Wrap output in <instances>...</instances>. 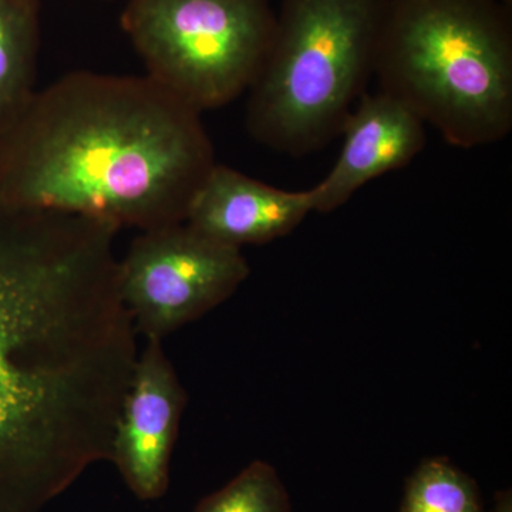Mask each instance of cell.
<instances>
[{
	"label": "cell",
	"instance_id": "1",
	"mask_svg": "<svg viewBox=\"0 0 512 512\" xmlns=\"http://www.w3.org/2000/svg\"><path fill=\"white\" fill-rule=\"evenodd\" d=\"M138 352L109 231L0 205V512L111 461Z\"/></svg>",
	"mask_w": 512,
	"mask_h": 512
},
{
	"label": "cell",
	"instance_id": "2",
	"mask_svg": "<svg viewBox=\"0 0 512 512\" xmlns=\"http://www.w3.org/2000/svg\"><path fill=\"white\" fill-rule=\"evenodd\" d=\"M214 164L200 111L156 80L77 70L0 134V205L147 231L184 222Z\"/></svg>",
	"mask_w": 512,
	"mask_h": 512
},
{
	"label": "cell",
	"instance_id": "3",
	"mask_svg": "<svg viewBox=\"0 0 512 512\" xmlns=\"http://www.w3.org/2000/svg\"><path fill=\"white\" fill-rule=\"evenodd\" d=\"M373 77L450 146L500 143L512 130L510 6L384 0Z\"/></svg>",
	"mask_w": 512,
	"mask_h": 512
},
{
	"label": "cell",
	"instance_id": "4",
	"mask_svg": "<svg viewBox=\"0 0 512 512\" xmlns=\"http://www.w3.org/2000/svg\"><path fill=\"white\" fill-rule=\"evenodd\" d=\"M384 0H284L249 87L247 128L262 146L303 157L339 137L375 74Z\"/></svg>",
	"mask_w": 512,
	"mask_h": 512
},
{
	"label": "cell",
	"instance_id": "5",
	"mask_svg": "<svg viewBox=\"0 0 512 512\" xmlns=\"http://www.w3.org/2000/svg\"><path fill=\"white\" fill-rule=\"evenodd\" d=\"M275 22L269 0H128L121 15L147 76L201 114L248 92Z\"/></svg>",
	"mask_w": 512,
	"mask_h": 512
},
{
	"label": "cell",
	"instance_id": "6",
	"mask_svg": "<svg viewBox=\"0 0 512 512\" xmlns=\"http://www.w3.org/2000/svg\"><path fill=\"white\" fill-rule=\"evenodd\" d=\"M249 274L242 249L187 222L141 231L119 261L121 299L146 339L163 340L214 311Z\"/></svg>",
	"mask_w": 512,
	"mask_h": 512
},
{
	"label": "cell",
	"instance_id": "7",
	"mask_svg": "<svg viewBox=\"0 0 512 512\" xmlns=\"http://www.w3.org/2000/svg\"><path fill=\"white\" fill-rule=\"evenodd\" d=\"M146 340L121 404L111 461L140 500L153 501L167 493L188 397L163 340Z\"/></svg>",
	"mask_w": 512,
	"mask_h": 512
},
{
	"label": "cell",
	"instance_id": "8",
	"mask_svg": "<svg viewBox=\"0 0 512 512\" xmlns=\"http://www.w3.org/2000/svg\"><path fill=\"white\" fill-rule=\"evenodd\" d=\"M426 127L412 109L389 94H363L340 133L338 160L312 187L313 211L339 210L370 181L412 163L426 147Z\"/></svg>",
	"mask_w": 512,
	"mask_h": 512
},
{
	"label": "cell",
	"instance_id": "9",
	"mask_svg": "<svg viewBox=\"0 0 512 512\" xmlns=\"http://www.w3.org/2000/svg\"><path fill=\"white\" fill-rule=\"evenodd\" d=\"M312 212V188L282 190L215 163L192 195L184 222L215 241L242 249L286 237Z\"/></svg>",
	"mask_w": 512,
	"mask_h": 512
},
{
	"label": "cell",
	"instance_id": "10",
	"mask_svg": "<svg viewBox=\"0 0 512 512\" xmlns=\"http://www.w3.org/2000/svg\"><path fill=\"white\" fill-rule=\"evenodd\" d=\"M37 53L39 0H0V134L37 92Z\"/></svg>",
	"mask_w": 512,
	"mask_h": 512
},
{
	"label": "cell",
	"instance_id": "11",
	"mask_svg": "<svg viewBox=\"0 0 512 512\" xmlns=\"http://www.w3.org/2000/svg\"><path fill=\"white\" fill-rule=\"evenodd\" d=\"M400 512H485L480 488L446 457L421 461L407 478Z\"/></svg>",
	"mask_w": 512,
	"mask_h": 512
},
{
	"label": "cell",
	"instance_id": "12",
	"mask_svg": "<svg viewBox=\"0 0 512 512\" xmlns=\"http://www.w3.org/2000/svg\"><path fill=\"white\" fill-rule=\"evenodd\" d=\"M194 512H292V501L276 468L255 460L201 500Z\"/></svg>",
	"mask_w": 512,
	"mask_h": 512
},
{
	"label": "cell",
	"instance_id": "13",
	"mask_svg": "<svg viewBox=\"0 0 512 512\" xmlns=\"http://www.w3.org/2000/svg\"><path fill=\"white\" fill-rule=\"evenodd\" d=\"M490 512H512V493L510 488L498 491L494 497V505Z\"/></svg>",
	"mask_w": 512,
	"mask_h": 512
},
{
	"label": "cell",
	"instance_id": "14",
	"mask_svg": "<svg viewBox=\"0 0 512 512\" xmlns=\"http://www.w3.org/2000/svg\"><path fill=\"white\" fill-rule=\"evenodd\" d=\"M503 2L505 3V5L510 6V8H512V0H503Z\"/></svg>",
	"mask_w": 512,
	"mask_h": 512
}]
</instances>
